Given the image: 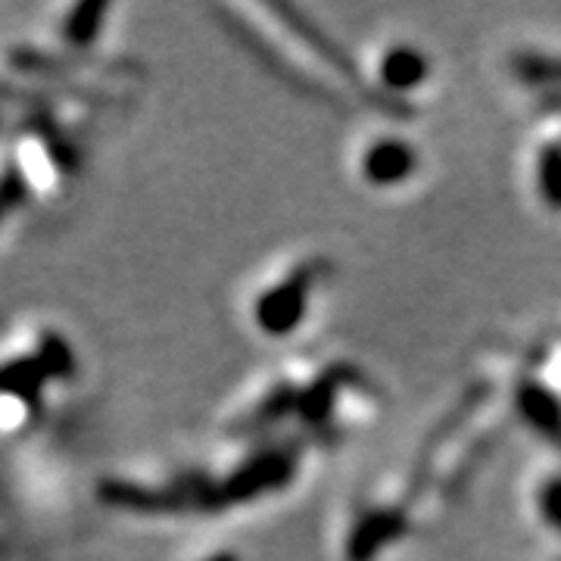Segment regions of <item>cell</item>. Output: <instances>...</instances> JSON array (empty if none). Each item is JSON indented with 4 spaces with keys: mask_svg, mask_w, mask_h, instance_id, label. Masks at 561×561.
Returning <instances> with one entry per match:
<instances>
[{
    "mask_svg": "<svg viewBox=\"0 0 561 561\" xmlns=\"http://www.w3.org/2000/svg\"><path fill=\"white\" fill-rule=\"evenodd\" d=\"M324 278V262L309 260L294 265L287 275L253 300V324L265 337H290L309 316V297L316 294L319 280Z\"/></svg>",
    "mask_w": 561,
    "mask_h": 561,
    "instance_id": "6da1fadb",
    "label": "cell"
},
{
    "mask_svg": "<svg viewBox=\"0 0 561 561\" xmlns=\"http://www.w3.org/2000/svg\"><path fill=\"white\" fill-rule=\"evenodd\" d=\"M297 474V453L294 446H268L260 449L231 471V478L221 483V502H256L260 496L278 493Z\"/></svg>",
    "mask_w": 561,
    "mask_h": 561,
    "instance_id": "7a4b0ae2",
    "label": "cell"
},
{
    "mask_svg": "<svg viewBox=\"0 0 561 561\" xmlns=\"http://www.w3.org/2000/svg\"><path fill=\"white\" fill-rule=\"evenodd\" d=\"M419 147L400 135H381L368 140L359 153V179L378 191L400 187L419 172Z\"/></svg>",
    "mask_w": 561,
    "mask_h": 561,
    "instance_id": "3957f363",
    "label": "cell"
},
{
    "mask_svg": "<svg viewBox=\"0 0 561 561\" xmlns=\"http://www.w3.org/2000/svg\"><path fill=\"white\" fill-rule=\"evenodd\" d=\"M375 79L390 101H400L431 79V57L415 44H390L375 62Z\"/></svg>",
    "mask_w": 561,
    "mask_h": 561,
    "instance_id": "277c9868",
    "label": "cell"
},
{
    "mask_svg": "<svg viewBox=\"0 0 561 561\" xmlns=\"http://www.w3.org/2000/svg\"><path fill=\"white\" fill-rule=\"evenodd\" d=\"M110 13H113L110 3H79V7L66 10V16L60 20V38L76 50L91 47L94 41L101 38L103 20Z\"/></svg>",
    "mask_w": 561,
    "mask_h": 561,
    "instance_id": "5b68a950",
    "label": "cell"
},
{
    "mask_svg": "<svg viewBox=\"0 0 561 561\" xmlns=\"http://www.w3.org/2000/svg\"><path fill=\"white\" fill-rule=\"evenodd\" d=\"M534 184L546 209L561 213V140H542L534 160Z\"/></svg>",
    "mask_w": 561,
    "mask_h": 561,
    "instance_id": "8992f818",
    "label": "cell"
},
{
    "mask_svg": "<svg viewBox=\"0 0 561 561\" xmlns=\"http://www.w3.org/2000/svg\"><path fill=\"white\" fill-rule=\"evenodd\" d=\"M512 69H515V79H522L530 88H561V57L552 54H515L512 57Z\"/></svg>",
    "mask_w": 561,
    "mask_h": 561,
    "instance_id": "52a82bcc",
    "label": "cell"
},
{
    "mask_svg": "<svg viewBox=\"0 0 561 561\" xmlns=\"http://www.w3.org/2000/svg\"><path fill=\"white\" fill-rule=\"evenodd\" d=\"M534 508L542 527L561 537V471H549L546 478H540L534 490Z\"/></svg>",
    "mask_w": 561,
    "mask_h": 561,
    "instance_id": "ba28073f",
    "label": "cell"
},
{
    "mask_svg": "<svg viewBox=\"0 0 561 561\" xmlns=\"http://www.w3.org/2000/svg\"><path fill=\"white\" fill-rule=\"evenodd\" d=\"M203 561H241V556H234V552L221 549V552H213V556H206Z\"/></svg>",
    "mask_w": 561,
    "mask_h": 561,
    "instance_id": "9c48e42d",
    "label": "cell"
},
{
    "mask_svg": "<svg viewBox=\"0 0 561 561\" xmlns=\"http://www.w3.org/2000/svg\"><path fill=\"white\" fill-rule=\"evenodd\" d=\"M0 125H3V119H0Z\"/></svg>",
    "mask_w": 561,
    "mask_h": 561,
    "instance_id": "30bf717a",
    "label": "cell"
}]
</instances>
